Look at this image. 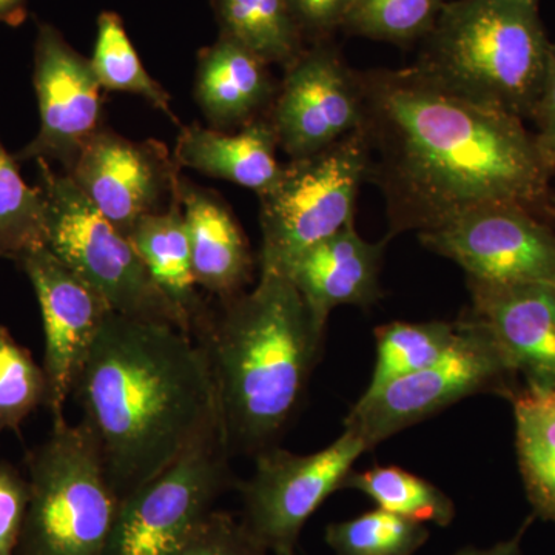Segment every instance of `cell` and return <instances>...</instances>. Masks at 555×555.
Here are the masks:
<instances>
[{
    "mask_svg": "<svg viewBox=\"0 0 555 555\" xmlns=\"http://www.w3.org/2000/svg\"><path fill=\"white\" fill-rule=\"evenodd\" d=\"M361 80L366 182L385 199L387 238L496 204L550 218L555 170L525 120L459 100L414 67L369 69Z\"/></svg>",
    "mask_w": 555,
    "mask_h": 555,
    "instance_id": "1",
    "label": "cell"
},
{
    "mask_svg": "<svg viewBox=\"0 0 555 555\" xmlns=\"http://www.w3.org/2000/svg\"><path fill=\"white\" fill-rule=\"evenodd\" d=\"M73 396L120 502L221 425L203 346L170 324L116 312L102 326Z\"/></svg>",
    "mask_w": 555,
    "mask_h": 555,
    "instance_id": "2",
    "label": "cell"
},
{
    "mask_svg": "<svg viewBox=\"0 0 555 555\" xmlns=\"http://www.w3.org/2000/svg\"><path fill=\"white\" fill-rule=\"evenodd\" d=\"M193 338L217 386L230 452L257 455L275 447L320 361L324 332L287 276L259 273L254 291L208 306Z\"/></svg>",
    "mask_w": 555,
    "mask_h": 555,
    "instance_id": "3",
    "label": "cell"
},
{
    "mask_svg": "<svg viewBox=\"0 0 555 555\" xmlns=\"http://www.w3.org/2000/svg\"><path fill=\"white\" fill-rule=\"evenodd\" d=\"M551 47L535 0H454L412 67L459 100L529 120Z\"/></svg>",
    "mask_w": 555,
    "mask_h": 555,
    "instance_id": "4",
    "label": "cell"
},
{
    "mask_svg": "<svg viewBox=\"0 0 555 555\" xmlns=\"http://www.w3.org/2000/svg\"><path fill=\"white\" fill-rule=\"evenodd\" d=\"M27 470L30 499L16 555H108L122 502L89 427L53 422Z\"/></svg>",
    "mask_w": 555,
    "mask_h": 555,
    "instance_id": "5",
    "label": "cell"
},
{
    "mask_svg": "<svg viewBox=\"0 0 555 555\" xmlns=\"http://www.w3.org/2000/svg\"><path fill=\"white\" fill-rule=\"evenodd\" d=\"M46 247L107 299L113 312L170 324L192 335L188 317L156 286L130 238L102 217L64 171L39 159Z\"/></svg>",
    "mask_w": 555,
    "mask_h": 555,
    "instance_id": "6",
    "label": "cell"
},
{
    "mask_svg": "<svg viewBox=\"0 0 555 555\" xmlns=\"http://www.w3.org/2000/svg\"><path fill=\"white\" fill-rule=\"evenodd\" d=\"M367 164L361 130L315 155L283 164L275 188L259 196L261 273L286 275L299 255L356 221Z\"/></svg>",
    "mask_w": 555,
    "mask_h": 555,
    "instance_id": "7",
    "label": "cell"
},
{
    "mask_svg": "<svg viewBox=\"0 0 555 555\" xmlns=\"http://www.w3.org/2000/svg\"><path fill=\"white\" fill-rule=\"evenodd\" d=\"M456 326L454 345L440 360L390 383L374 397L360 398L350 409L345 427L356 430L369 451L463 398L477 393L511 398L520 389L517 375L480 320L467 312Z\"/></svg>",
    "mask_w": 555,
    "mask_h": 555,
    "instance_id": "8",
    "label": "cell"
},
{
    "mask_svg": "<svg viewBox=\"0 0 555 555\" xmlns=\"http://www.w3.org/2000/svg\"><path fill=\"white\" fill-rule=\"evenodd\" d=\"M230 452L215 426L120 505L108 555H179L228 489Z\"/></svg>",
    "mask_w": 555,
    "mask_h": 555,
    "instance_id": "9",
    "label": "cell"
},
{
    "mask_svg": "<svg viewBox=\"0 0 555 555\" xmlns=\"http://www.w3.org/2000/svg\"><path fill=\"white\" fill-rule=\"evenodd\" d=\"M367 444L356 430L313 454H294L270 447L255 455V470L238 485L248 532L272 555H295L302 528L326 502L341 491L346 477Z\"/></svg>",
    "mask_w": 555,
    "mask_h": 555,
    "instance_id": "10",
    "label": "cell"
},
{
    "mask_svg": "<svg viewBox=\"0 0 555 555\" xmlns=\"http://www.w3.org/2000/svg\"><path fill=\"white\" fill-rule=\"evenodd\" d=\"M427 250L451 259L467 281L485 284L553 283L555 232L546 219L516 204L467 211L418 233Z\"/></svg>",
    "mask_w": 555,
    "mask_h": 555,
    "instance_id": "11",
    "label": "cell"
},
{
    "mask_svg": "<svg viewBox=\"0 0 555 555\" xmlns=\"http://www.w3.org/2000/svg\"><path fill=\"white\" fill-rule=\"evenodd\" d=\"M363 80L331 40H320L284 68L268 116L288 159L315 155L363 122Z\"/></svg>",
    "mask_w": 555,
    "mask_h": 555,
    "instance_id": "12",
    "label": "cell"
},
{
    "mask_svg": "<svg viewBox=\"0 0 555 555\" xmlns=\"http://www.w3.org/2000/svg\"><path fill=\"white\" fill-rule=\"evenodd\" d=\"M31 281L42 313L47 406L53 422L65 418L87 358L113 309L96 288L73 272L47 247L28 251L16 262Z\"/></svg>",
    "mask_w": 555,
    "mask_h": 555,
    "instance_id": "13",
    "label": "cell"
},
{
    "mask_svg": "<svg viewBox=\"0 0 555 555\" xmlns=\"http://www.w3.org/2000/svg\"><path fill=\"white\" fill-rule=\"evenodd\" d=\"M40 129L38 137L14 155L17 163L56 160L68 173L102 122L100 80L83 57L53 25L39 24L35 72Z\"/></svg>",
    "mask_w": 555,
    "mask_h": 555,
    "instance_id": "14",
    "label": "cell"
},
{
    "mask_svg": "<svg viewBox=\"0 0 555 555\" xmlns=\"http://www.w3.org/2000/svg\"><path fill=\"white\" fill-rule=\"evenodd\" d=\"M181 170L164 142L131 141L104 126L67 175L102 217L129 238L139 219L163 210L170 201Z\"/></svg>",
    "mask_w": 555,
    "mask_h": 555,
    "instance_id": "15",
    "label": "cell"
},
{
    "mask_svg": "<svg viewBox=\"0 0 555 555\" xmlns=\"http://www.w3.org/2000/svg\"><path fill=\"white\" fill-rule=\"evenodd\" d=\"M480 320L526 387L555 390V284L467 281Z\"/></svg>",
    "mask_w": 555,
    "mask_h": 555,
    "instance_id": "16",
    "label": "cell"
},
{
    "mask_svg": "<svg viewBox=\"0 0 555 555\" xmlns=\"http://www.w3.org/2000/svg\"><path fill=\"white\" fill-rule=\"evenodd\" d=\"M390 238L369 243L357 232L356 221L320 241L295 259L286 275L308 306L320 331L341 306L369 308L383 297V258Z\"/></svg>",
    "mask_w": 555,
    "mask_h": 555,
    "instance_id": "17",
    "label": "cell"
},
{
    "mask_svg": "<svg viewBox=\"0 0 555 555\" xmlns=\"http://www.w3.org/2000/svg\"><path fill=\"white\" fill-rule=\"evenodd\" d=\"M177 192L196 283L218 299L235 297L254 280V257L238 219L219 193L199 188L182 173Z\"/></svg>",
    "mask_w": 555,
    "mask_h": 555,
    "instance_id": "18",
    "label": "cell"
},
{
    "mask_svg": "<svg viewBox=\"0 0 555 555\" xmlns=\"http://www.w3.org/2000/svg\"><path fill=\"white\" fill-rule=\"evenodd\" d=\"M270 65L238 40L219 35L198 54L195 101L215 130L233 131L269 113L280 83Z\"/></svg>",
    "mask_w": 555,
    "mask_h": 555,
    "instance_id": "19",
    "label": "cell"
},
{
    "mask_svg": "<svg viewBox=\"0 0 555 555\" xmlns=\"http://www.w3.org/2000/svg\"><path fill=\"white\" fill-rule=\"evenodd\" d=\"M278 138L269 116L251 120L238 130L221 131L198 122L181 126L173 158L181 169L224 179L259 196L270 192L281 177Z\"/></svg>",
    "mask_w": 555,
    "mask_h": 555,
    "instance_id": "20",
    "label": "cell"
},
{
    "mask_svg": "<svg viewBox=\"0 0 555 555\" xmlns=\"http://www.w3.org/2000/svg\"><path fill=\"white\" fill-rule=\"evenodd\" d=\"M129 238L156 286L188 317L195 332L208 306L206 299L201 297L198 283L193 275L188 225L177 182L169 206L139 219Z\"/></svg>",
    "mask_w": 555,
    "mask_h": 555,
    "instance_id": "21",
    "label": "cell"
},
{
    "mask_svg": "<svg viewBox=\"0 0 555 555\" xmlns=\"http://www.w3.org/2000/svg\"><path fill=\"white\" fill-rule=\"evenodd\" d=\"M509 400L526 495L535 516L555 524V390L525 386Z\"/></svg>",
    "mask_w": 555,
    "mask_h": 555,
    "instance_id": "22",
    "label": "cell"
},
{
    "mask_svg": "<svg viewBox=\"0 0 555 555\" xmlns=\"http://www.w3.org/2000/svg\"><path fill=\"white\" fill-rule=\"evenodd\" d=\"M219 35L238 40L266 64L286 68L306 49L288 0H211Z\"/></svg>",
    "mask_w": 555,
    "mask_h": 555,
    "instance_id": "23",
    "label": "cell"
},
{
    "mask_svg": "<svg viewBox=\"0 0 555 555\" xmlns=\"http://www.w3.org/2000/svg\"><path fill=\"white\" fill-rule=\"evenodd\" d=\"M374 334L377 361L361 398L374 397L390 383L436 363L454 345L459 326L456 321H392L375 328Z\"/></svg>",
    "mask_w": 555,
    "mask_h": 555,
    "instance_id": "24",
    "label": "cell"
},
{
    "mask_svg": "<svg viewBox=\"0 0 555 555\" xmlns=\"http://www.w3.org/2000/svg\"><path fill=\"white\" fill-rule=\"evenodd\" d=\"M343 489H356L382 509L397 516L447 528L454 521V500L425 478L398 466H374L356 473L350 470Z\"/></svg>",
    "mask_w": 555,
    "mask_h": 555,
    "instance_id": "25",
    "label": "cell"
},
{
    "mask_svg": "<svg viewBox=\"0 0 555 555\" xmlns=\"http://www.w3.org/2000/svg\"><path fill=\"white\" fill-rule=\"evenodd\" d=\"M90 62L102 90L137 94L181 127L171 108L170 94L142 65L119 14L104 11L98 17L96 43Z\"/></svg>",
    "mask_w": 555,
    "mask_h": 555,
    "instance_id": "26",
    "label": "cell"
},
{
    "mask_svg": "<svg viewBox=\"0 0 555 555\" xmlns=\"http://www.w3.org/2000/svg\"><path fill=\"white\" fill-rule=\"evenodd\" d=\"M17 164L0 142V258L14 262L46 247L42 190L27 185Z\"/></svg>",
    "mask_w": 555,
    "mask_h": 555,
    "instance_id": "27",
    "label": "cell"
},
{
    "mask_svg": "<svg viewBox=\"0 0 555 555\" xmlns=\"http://www.w3.org/2000/svg\"><path fill=\"white\" fill-rule=\"evenodd\" d=\"M429 537L425 524L382 507L327 525L324 534L335 555H414L426 545Z\"/></svg>",
    "mask_w": 555,
    "mask_h": 555,
    "instance_id": "28",
    "label": "cell"
},
{
    "mask_svg": "<svg viewBox=\"0 0 555 555\" xmlns=\"http://www.w3.org/2000/svg\"><path fill=\"white\" fill-rule=\"evenodd\" d=\"M447 3L448 0H353L343 30L409 46L433 31Z\"/></svg>",
    "mask_w": 555,
    "mask_h": 555,
    "instance_id": "29",
    "label": "cell"
},
{
    "mask_svg": "<svg viewBox=\"0 0 555 555\" xmlns=\"http://www.w3.org/2000/svg\"><path fill=\"white\" fill-rule=\"evenodd\" d=\"M47 406V377L31 353L0 326V434L21 437L25 420Z\"/></svg>",
    "mask_w": 555,
    "mask_h": 555,
    "instance_id": "30",
    "label": "cell"
},
{
    "mask_svg": "<svg viewBox=\"0 0 555 555\" xmlns=\"http://www.w3.org/2000/svg\"><path fill=\"white\" fill-rule=\"evenodd\" d=\"M179 555H272L243 521L215 511Z\"/></svg>",
    "mask_w": 555,
    "mask_h": 555,
    "instance_id": "31",
    "label": "cell"
},
{
    "mask_svg": "<svg viewBox=\"0 0 555 555\" xmlns=\"http://www.w3.org/2000/svg\"><path fill=\"white\" fill-rule=\"evenodd\" d=\"M30 486L16 467L0 463V555H16Z\"/></svg>",
    "mask_w": 555,
    "mask_h": 555,
    "instance_id": "32",
    "label": "cell"
},
{
    "mask_svg": "<svg viewBox=\"0 0 555 555\" xmlns=\"http://www.w3.org/2000/svg\"><path fill=\"white\" fill-rule=\"evenodd\" d=\"M306 42L331 40L343 28L353 0H288Z\"/></svg>",
    "mask_w": 555,
    "mask_h": 555,
    "instance_id": "33",
    "label": "cell"
},
{
    "mask_svg": "<svg viewBox=\"0 0 555 555\" xmlns=\"http://www.w3.org/2000/svg\"><path fill=\"white\" fill-rule=\"evenodd\" d=\"M535 124L534 138L543 158L555 170V43L551 47L550 65L542 94L537 101L531 119Z\"/></svg>",
    "mask_w": 555,
    "mask_h": 555,
    "instance_id": "34",
    "label": "cell"
},
{
    "mask_svg": "<svg viewBox=\"0 0 555 555\" xmlns=\"http://www.w3.org/2000/svg\"><path fill=\"white\" fill-rule=\"evenodd\" d=\"M529 525H531V520H526L524 526L516 532V535L503 540V542L495 543V545L489 547L466 546L454 555H524L521 540H524L526 529H528Z\"/></svg>",
    "mask_w": 555,
    "mask_h": 555,
    "instance_id": "35",
    "label": "cell"
},
{
    "mask_svg": "<svg viewBox=\"0 0 555 555\" xmlns=\"http://www.w3.org/2000/svg\"><path fill=\"white\" fill-rule=\"evenodd\" d=\"M28 0H0V24L17 27L27 20Z\"/></svg>",
    "mask_w": 555,
    "mask_h": 555,
    "instance_id": "36",
    "label": "cell"
},
{
    "mask_svg": "<svg viewBox=\"0 0 555 555\" xmlns=\"http://www.w3.org/2000/svg\"><path fill=\"white\" fill-rule=\"evenodd\" d=\"M550 218L555 219V195L553 196V199H551ZM554 284H555V280H554Z\"/></svg>",
    "mask_w": 555,
    "mask_h": 555,
    "instance_id": "37",
    "label": "cell"
},
{
    "mask_svg": "<svg viewBox=\"0 0 555 555\" xmlns=\"http://www.w3.org/2000/svg\"><path fill=\"white\" fill-rule=\"evenodd\" d=\"M535 2H539V0H535Z\"/></svg>",
    "mask_w": 555,
    "mask_h": 555,
    "instance_id": "38",
    "label": "cell"
}]
</instances>
